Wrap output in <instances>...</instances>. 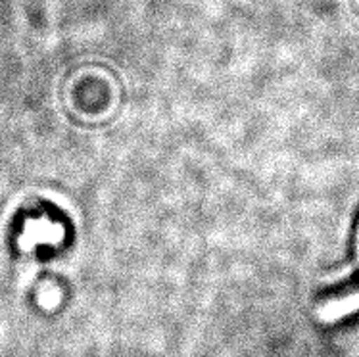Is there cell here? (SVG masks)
<instances>
[{
  "mask_svg": "<svg viewBox=\"0 0 359 357\" xmlns=\"http://www.w3.org/2000/svg\"><path fill=\"white\" fill-rule=\"evenodd\" d=\"M355 252H358L359 262V227H358V238H355ZM359 311V290L352 294H344L338 298L325 299L321 306L317 307V319L321 323H337L344 319L348 315L358 314Z\"/></svg>",
  "mask_w": 359,
  "mask_h": 357,
  "instance_id": "1",
  "label": "cell"
}]
</instances>
